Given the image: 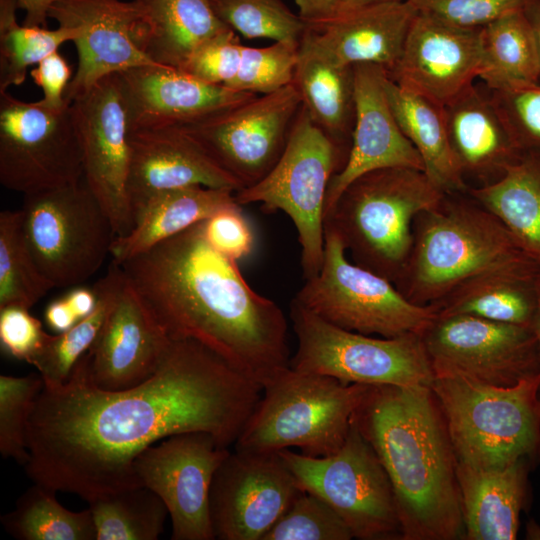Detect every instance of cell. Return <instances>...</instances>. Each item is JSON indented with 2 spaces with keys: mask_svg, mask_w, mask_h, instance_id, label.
I'll list each match as a JSON object with an SVG mask.
<instances>
[{
  "mask_svg": "<svg viewBox=\"0 0 540 540\" xmlns=\"http://www.w3.org/2000/svg\"><path fill=\"white\" fill-rule=\"evenodd\" d=\"M235 191L190 186L161 192L139 211L132 229L116 236L111 256L117 263L138 256L200 223L217 211L236 205Z\"/></svg>",
  "mask_w": 540,
  "mask_h": 540,
  "instance_id": "f1b7e54d",
  "label": "cell"
},
{
  "mask_svg": "<svg viewBox=\"0 0 540 540\" xmlns=\"http://www.w3.org/2000/svg\"><path fill=\"white\" fill-rule=\"evenodd\" d=\"M490 95L523 153L540 154V80L490 90Z\"/></svg>",
  "mask_w": 540,
  "mask_h": 540,
  "instance_id": "ee69618b",
  "label": "cell"
},
{
  "mask_svg": "<svg viewBox=\"0 0 540 540\" xmlns=\"http://www.w3.org/2000/svg\"><path fill=\"white\" fill-rule=\"evenodd\" d=\"M97 300L94 286L92 288L75 286L46 306L45 324L56 334L62 333L91 314Z\"/></svg>",
  "mask_w": 540,
  "mask_h": 540,
  "instance_id": "681fc988",
  "label": "cell"
},
{
  "mask_svg": "<svg viewBox=\"0 0 540 540\" xmlns=\"http://www.w3.org/2000/svg\"><path fill=\"white\" fill-rule=\"evenodd\" d=\"M298 48L282 42L266 47L243 45L238 72L226 87L258 95L293 83Z\"/></svg>",
  "mask_w": 540,
  "mask_h": 540,
  "instance_id": "7bdbcfd3",
  "label": "cell"
},
{
  "mask_svg": "<svg viewBox=\"0 0 540 540\" xmlns=\"http://www.w3.org/2000/svg\"><path fill=\"white\" fill-rule=\"evenodd\" d=\"M324 238L322 267L306 279L297 302L332 325L365 335L426 332L438 305L410 302L390 280L351 262L333 230L324 228Z\"/></svg>",
  "mask_w": 540,
  "mask_h": 540,
  "instance_id": "9c48e42d",
  "label": "cell"
},
{
  "mask_svg": "<svg viewBox=\"0 0 540 540\" xmlns=\"http://www.w3.org/2000/svg\"><path fill=\"white\" fill-rule=\"evenodd\" d=\"M399 1H406V0H340V6H339L338 12L357 9V8L374 5V4L399 2Z\"/></svg>",
  "mask_w": 540,
  "mask_h": 540,
  "instance_id": "11a10c76",
  "label": "cell"
},
{
  "mask_svg": "<svg viewBox=\"0 0 540 540\" xmlns=\"http://www.w3.org/2000/svg\"><path fill=\"white\" fill-rule=\"evenodd\" d=\"M44 387L40 374L0 376V452L25 466L29 460L28 422Z\"/></svg>",
  "mask_w": 540,
  "mask_h": 540,
  "instance_id": "60d3db41",
  "label": "cell"
},
{
  "mask_svg": "<svg viewBox=\"0 0 540 540\" xmlns=\"http://www.w3.org/2000/svg\"><path fill=\"white\" fill-rule=\"evenodd\" d=\"M129 131L183 126L257 94L203 82L175 67L143 65L118 73Z\"/></svg>",
  "mask_w": 540,
  "mask_h": 540,
  "instance_id": "cb8c5ba5",
  "label": "cell"
},
{
  "mask_svg": "<svg viewBox=\"0 0 540 540\" xmlns=\"http://www.w3.org/2000/svg\"><path fill=\"white\" fill-rule=\"evenodd\" d=\"M527 459L475 469L456 463L464 539L513 540L526 495Z\"/></svg>",
  "mask_w": 540,
  "mask_h": 540,
  "instance_id": "4316f807",
  "label": "cell"
},
{
  "mask_svg": "<svg viewBox=\"0 0 540 540\" xmlns=\"http://www.w3.org/2000/svg\"><path fill=\"white\" fill-rule=\"evenodd\" d=\"M384 86L393 115L420 155L428 178L445 194L468 191L450 145L443 106L399 86L388 74Z\"/></svg>",
  "mask_w": 540,
  "mask_h": 540,
  "instance_id": "4dcf8cb0",
  "label": "cell"
},
{
  "mask_svg": "<svg viewBox=\"0 0 540 540\" xmlns=\"http://www.w3.org/2000/svg\"><path fill=\"white\" fill-rule=\"evenodd\" d=\"M83 178L82 153L69 104L51 109L39 100L0 93V183L24 195Z\"/></svg>",
  "mask_w": 540,
  "mask_h": 540,
  "instance_id": "4fadbf2b",
  "label": "cell"
},
{
  "mask_svg": "<svg viewBox=\"0 0 540 540\" xmlns=\"http://www.w3.org/2000/svg\"><path fill=\"white\" fill-rule=\"evenodd\" d=\"M54 286L43 275L28 246L22 210L0 213V308L30 309Z\"/></svg>",
  "mask_w": 540,
  "mask_h": 540,
  "instance_id": "f35d334b",
  "label": "cell"
},
{
  "mask_svg": "<svg viewBox=\"0 0 540 540\" xmlns=\"http://www.w3.org/2000/svg\"><path fill=\"white\" fill-rule=\"evenodd\" d=\"M531 327H532V330H533V332L535 334V337H536V340H537V343H538L539 354H540V292H539V297H538V303H537L535 316H534Z\"/></svg>",
  "mask_w": 540,
  "mask_h": 540,
  "instance_id": "9f6ffc18",
  "label": "cell"
},
{
  "mask_svg": "<svg viewBox=\"0 0 540 540\" xmlns=\"http://www.w3.org/2000/svg\"><path fill=\"white\" fill-rule=\"evenodd\" d=\"M78 136L83 180L112 221L117 236L134 225L128 195L130 144L118 74L98 81L69 102Z\"/></svg>",
  "mask_w": 540,
  "mask_h": 540,
  "instance_id": "e0dca14e",
  "label": "cell"
},
{
  "mask_svg": "<svg viewBox=\"0 0 540 540\" xmlns=\"http://www.w3.org/2000/svg\"><path fill=\"white\" fill-rule=\"evenodd\" d=\"M416 13L408 1L369 5L307 24L304 36L339 64H373L389 73L401 56Z\"/></svg>",
  "mask_w": 540,
  "mask_h": 540,
  "instance_id": "d4e9b609",
  "label": "cell"
},
{
  "mask_svg": "<svg viewBox=\"0 0 540 540\" xmlns=\"http://www.w3.org/2000/svg\"><path fill=\"white\" fill-rule=\"evenodd\" d=\"M539 292L540 265L526 259L467 280L437 304L438 314H464L531 327Z\"/></svg>",
  "mask_w": 540,
  "mask_h": 540,
  "instance_id": "83f0119b",
  "label": "cell"
},
{
  "mask_svg": "<svg viewBox=\"0 0 540 540\" xmlns=\"http://www.w3.org/2000/svg\"><path fill=\"white\" fill-rule=\"evenodd\" d=\"M369 387L285 368L262 387L261 398L234 448L278 452L297 447L307 456H330L345 442Z\"/></svg>",
  "mask_w": 540,
  "mask_h": 540,
  "instance_id": "52a82bcc",
  "label": "cell"
},
{
  "mask_svg": "<svg viewBox=\"0 0 540 540\" xmlns=\"http://www.w3.org/2000/svg\"><path fill=\"white\" fill-rule=\"evenodd\" d=\"M48 17L79 31L73 40L78 65L64 95L68 104L108 75L157 64L146 51L150 29L140 0H59Z\"/></svg>",
  "mask_w": 540,
  "mask_h": 540,
  "instance_id": "d6986e66",
  "label": "cell"
},
{
  "mask_svg": "<svg viewBox=\"0 0 540 540\" xmlns=\"http://www.w3.org/2000/svg\"><path fill=\"white\" fill-rule=\"evenodd\" d=\"M523 11L531 25L540 61V0H531Z\"/></svg>",
  "mask_w": 540,
  "mask_h": 540,
  "instance_id": "db71d44e",
  "label": "cell"
},
{
  "mask_svg": "<svg viewBox=\"0 0 540 540\" xmlns=\"http://www.w3.org/2000/svg\"><path fill=\"white\" fill-rule=\"evenodd\" d=\"M297 338L290 367L344 384L431 386L435 374L421 335L374 337L339 328L295 299L289 312Z\"/></svg>",
  "mask_w": 540,
  "mask_h": 540,
  "instance_id": "30bf717a",
  "label": "cell"
},
{
  "mask_svg": "<svg viewBox=\"0 0 540 540\" xmlns=\"http://www.w3.org/2000/svg\"><path fill=\"white\" fill-rule=\"evenodd\" d=\"M230 453L210 433L171 435L134 460L141 486L155 492L167 507L172 540H214L209 495L215 471Z\"/></svg>",
  "mask_w": 540,
  "mask_h": 540,
  "instance_id": "2e32d148",
  "label": "cell"
},
{
  "mask_svg": "<svg viewBox=\"0 0 540 540\" xmlns=\"http://www.w3.org/2000/svg\"><path fill=\"white\" fill-rule=\"evenodd\" d=\"M171 339L128 281L86 353L88 377L109 391L134 387L158 369Z\"/></svg>",
  "mask_w": 540,
  "mask_h": 540,
  "instance_id": "603a6c76",
  "label": "cell"
},
{
  "mask_svg": "<svg viewBox=\"0 0 540 540\" xmlns=\"http://www.w3.org/2000/svg\"><path fill=\"white\" fill-rule=\"evenodd\" d=\"M446 194L423 170L391 167L351 182L325 216L352 262L396 284L413 245V222Z\"/></svg>",
  "mask_w": 540,
  "mask_h": 540,
  "instance_id": "5b68a950",
  "label": "cell"
},
{
  "mask_svg": "<svg viewBox=\"0 0 540 540\" xmlns=\"http://www.w3.org/2000/svg\"><path fill=\"white\" fill-rule=\"evenodd\" d=\"M59 0H17L19 9L25 12L23 25L47 27L48 11Z\"/></svg>",
  "mask_w": 540,
  "mask_h": 540,
  "instance_id": "f5cc1de1",
  "label": "cell"
},
{
  "mask_svg": "<svg viewBox=\"0 0 540 540\" xmlns=\"http://www.w3.org/2000/svg\"><path fill=\"white\" fill-rule=\"evenodd\" d=\"M201 223L118 264L171 340L202 344L263 387L290 367L287 319L208 244Z\"/></svg>",
  "mask_w": 540,
  "mask_h": 540,
  "instance_id": "7a4b0ae2",
  "label": "cell"
},
{
  "mask_svg": "<svg viewBox=\"0 0 540 540\" xmlns=\"http://www.w3.org/2000/svg\"><path fill=\"white\" fill-rule=\"evenodd\" d=\"M302 491L279 452L230 451L210 488L215 539L263 540Z\"/></svg>",
  "mask_w": 540,
  "mask_h": 540,
  "instance_id": "ac0fdd59",
  "label": "cell"
},
{
  "mask_svg": "<svg viewBox=\"0 0 540 540\" xmlns=\"http://www.w3.org/2000/svg\"><path fill=\"white\" fill-rule=\"evenodd\" d=\"M17 9V0H0V93L22 85L29 66L58 51L65 42H73L79 33L62 25L56 29L20 25Z\"/></svg>",
  "mask_w": 540,
  "mask_h": 540,
  "instance_id": "74e56055",
  "label": "cell"
},
{
  "mask_svg": "<svg viewBox=\"0 0 540 540\" xmlns=\"http://www.w3.org/2000/svg\"><path fill=\"white\" fill-rule=\"evenodd\" d=\"M21 210L28 246L54 288L82 284L111 255L114 226L83 178L25 194Z\"/></svg>",
  "mask_w": 540,
  "mask_h": 540,
  "instance_id": "8fae6325",
  "label": "cell"
},
{
  "mask_svg": "<svg viewBox=\"0 0 540 540\" xmlns=\"http://www.w3.org/2000/svg\"><path fill=\"white\" fill-rule=\"evenodd\" d=\"M87 502L96 540H157L169 515L162 499L145 486L103 493Z\"/></svg>",
  "mask_w": 540,
  "mask_h": 540,
  "instance_id": "8d00e7d4",
  "label": "cell"
},
{
  "mask_svg": "<svg viewBox=\"0 0 540 540\" xmlns=\"http://www.w3.org/2000/svg\"><path fill=\"white\" fill-rule=\"evenodd\" d=\"M299 16L307 24H315L338 13L340 0H294Z\"/></svg>",
  "mask_w": 540,
  "mask_h": 540,
  "instance_id": "816d5d0a",
  "label": "cell"
},
{
  "mask_svg": "<svg viewBox=\"0 0 540 540\" xmlns=\"http://www.w3.org/2000/svg\"><path fill=\"white\" fill-rule=\"evenodd\" d=\"M140 1L150 29L146 51L160 65L181 69L200 44L229 28L211 0Z\"/></svg>",
  "mask_w": 540,
  "mask_h": 540,
  "instance_id": "d6a6232c",
  "label": "cell"
},
{
  "mask_svg": "<svg viewBox=\"0 0 540 540\" xmlns=\"http://www.w3.org/2000/svg\"><path fill=\"white\" fill-rule=\"evenodd\" d=\"M353 69L355 117L351 145L343 166L330 181L325 216L345 188L363 174L391 167L423 170L420 155L402 133L390 108L384 86L387 71L373 64H357Z\"/></svg>",
  "mask_w": 540,
  "mask_h": 540,
  "instance_id": "44dd1931",
  "label": "cell"
},
{
  "mask_svg": "<svg viewBox=\"0 0 540 540\" xmlns=\"http://www.w3.org/2000/svg\"><path fill=\"white\" fill-rule=\"evenodd\" d=\"M243 44L230 28L200 44L181 70L209 84L227 86L236 76Z\"/></svg>",
  "mask_w": 540,
  "mask_h": 540,
  "instance_id": "bcb514c9",
  "label": "cell"
},
{
  "mask_svg": "<svg viewBox=\"0 0 540 540\" xmlns=\"http://www.w3.org/2000/svg\"><path fill=\"white\" fill-rule=\"evenodd\" d=\"M219 19L248 39L299 46L307 23L282 0H211Z\"/></svg>",
  "mask_w": 540,
  "mask_h": 540,
  "instance_id": "ab89813d",
  "label": "cell"
},
{
  "mask_svg": "<svg viewBox=\"0 0 540 540\" xmlns=\"http://www.w3.org/2000/svg\"><path fill=\"white\" fill-rule=\"evenodd\" d=\"M278 452L301 488L328 503L354 538L402 539L390 479L353 419L345 442L330 456L311 457L291 449Z\"/></svg>",
  "mask_w": 540,
  "mask_h": 540,
  "instance_id": "7c38bea8",
  "label": "cell"
},
{
  "mask_svg": "<svg viewBox=\"0 0 540 540\" xmlns=\"http://www.w3.org/2000/svg\"><path fill=\"white\" fill-rule=\"evenodd\" d=\"M50 337L29 309L20 306L0 308V344L9 356L31 364Z\"/></svg>",
  "mask_w": 540,
  "mask_h": 540,
  "instance_id": "7dc6e473",
  "label": "cell"
},
{
  "mask_svg": "<svg viewBox=\"0 0 540 540\" xmlns=\"http://www.w3.org/2000/svg\"><path fill=\"white\" fill-rule=\"evenodd\" d=\"M201 226L208 244L232 260L248 256L254 248L253 232L239 204L217 211L202 221Z\"/></svg>",
  "mask_w": 540,
  "mask_h": 540,
  "instance_id": "c3c4849f",
  "label": "cell"
},
{
  "mask_svg": "<svg viewBox=\"0 0 540 540\" xmlns=\"http://www.w3.org/2000/svg\"><path fill=\"white\" fill-rule=\"evenodd\" d=\"M125 283L123 268L113 260L107 273L93 285L98 300L92 313L70 329L51 334L31 363L38 370L44 385H62L69 379L77 362L96 341Z\"/></svg>",
  "mask_w": 540,
  "mask_h": 540,
  "instance_id": "836d02e7",
  "label": "cell"
},
{
  "mask_svg": "<svg viewBox=\"0 0 540 540\" xmlns=\"http://www.w3.org/2000/svg\"><path fill=\"white\" fill-rule=\"evenodd\" d=\"M482 72L489 90L540 80V61L524 11L509 13L481 29Z\"/></svg>",
  "mask_w": 540,
  "mask_h": 540,
  "instance_id": "e575fe53",
  "label": "cell"
},
{
  "mask_svg": "<svg viewBox=\"0 0 540 540\" xmlns=\"http://www.w3.org/2000/svg\"><path fill=\"white\" fill-rule=\"evenodd\" d=\"M353 420L390 479L402 539H463L456 459L431 388L370 385Z\"/></svg>",
  "mask_w": 540,
  "mask_h": 540,
  "instance_id": "3957f363",
  "label": "cell"
},
{
  "mask_svg": "<svg viewBox=\"0 0 540 540\" xmlns=\"http://www.w3.org/2000/svg\"><path fill=\"white\" fill-rule=\"evenodd\" d=\"M56 492L34 483L15 508L1 516L4 529L19 540H96L90 509L68 510L57 501Z\"/></svg>",
  "mask_w": 540,
  "mask_h": 540,
  "instance_id": "d590c367",
  "label": "cell"
},
{
  "mask_svg": "<svg viewBox=\"0 0 540 540\" xmlns=\"http://www.w3.org/2000/svg\"><path fill=\"white\" fill-rule=\"evenodd\" d=\"M481 29H463L417 12L388 74L399 86L444 106L482 72Z\"/></svg>",
  "mask_w": 540,
  "mask_h": 540,
  "instance_id": "ffe728a7",
  "label": "cell"
},
{
  "mask_svg": "<svg viewBox=\"0 0 540 540\" xmlns=\"http://www.w3.org/2000/svg\"><path fill=\"white\" fill-rule=\"evenodd\" d=\"M30 76L42 89L43 98L39 101L43 105L51 109H62L68 105L64 95L73 77L72 69L58 51L36 64L30 71Z\"/></svg>",
  "mask_w": 540,
  "mask_h": 540,
  "instance_id": "f907efd6",
  "label": "cell"
},
{
  "mask_svg": "<svg viewBox=\"0 0 540 540\" xmlns=\"http://www.w3.org/2000/svg\"><path fill=\"white\" fill-rule=\"evenodd\" d=\"M129 144L128 195L134 222L143 206L161 192L190 186L241 190L183 126L129 131Z\"/></svg>",
  "mask_w": 540,
  "mask_h": 540,
  "instance_id": "7402d4cb",
  "label": "cell"
},
{
  "mask_svg": "<svg viewBox=\"0 0 540 540\" xmlns=\"http://www.w3.org/2000/svg\"><path fill=\"white\" fill-rule=\"evenodd\" d=\"M539 397H540V393H539Z\"/></svg>",
  "mask_w": 540,
  "mask_h": 540,
  "instance_id": "6f0895ef",
  "label": "cell"
},
{
  "mask_svg": "<svg viewBox=\"0 0 540 540\" xmlns=\"http://www.w3.org/2000/svg\"><path fill=\"white\" fill-rule=\"evenodd\" d=\"M262 387L193 340H172L156 372L124 390L96 387L86 354L62 385H44L27 428L33 483L78 494L141 486L134 460L171 435L204 431L234 445Z\"/></svg>",
  "mask_w": 540,
  "mask_h": 540,
  "instance_id": "6da1fadb",
  "label": "cell"
},
{
  "mask_svg": "<svg viewBox=\"0 0 540 540\" xmlns=\"http://www.w3.org/2000/svg\"><path fill=\"white\" fill-rule=\"evenodd\" d=\"M293 83L311 120L342 150L354 125L353 66L337 63L303 36Z\"/></svg>",
  "mask_w": 540,
  "mask_h": 540,
  "instance_id": "f546056e",
  "label": "cell"
},
{
  "mask_svg": "<svg viewBox=\"0 0 540 540\" xmlns=\"http://www.w3.org/2000/svg\"><path fill=\"white\" fill-rule=\"evenodd\" d=\"M419 13L463 29H482L493 21L523 11L531 0H406Z\"/></svg>",
  "mask_w": 540,
  "mask_h": 540,
  "instance_id": "f6af8a7d",
  "label": "cell"
},
{
  "mask_svg": "<svg viewBox=\"0 0 540 540\" xmlns=\"http://www.w3.org/2000/svg\"><path fill=\"white\" fill-rule=\"evenodd\" d=\"M448 137L461 172L482 181L499 179L525 153L491 95L474 84L443 106Z\"/></svg>",
  "mask_w": 540,
  "mask_h": 540,
  "instance_id": "484cf974",
  "label": "cell"
},
{
  "mask_svg": "<svg viewBox=\"0 0 540 540\" xmlns=\"http://www.w3.org/2000/svg\"><path fill=\"white\" fill-rule=\"evenodd\" d=\"M351 530L319 496L303 490L263 540H350Z\"/></svg>",
  "mask_w": 540,
  "mask_h": 540,
  "instance_id": "b9f144b4",
  "label": "cell"
},
{
  "mask_svg": "<svg viewBox=\"0 0 540 540\" xmlns=\"http://www.w3.org/2000/svg\"><path fill=\"white\" fill-rule=\"evenodd\" d=\"M455 195L413 222L412 250L395 286L414 304L437 305L478 274L532 259L495 215Z\"/></svg>",
  "mask_w": 540,
  "mask_h": 540,
  "instance_id": "277c9868",
  "label": "cell"
},
{
  "mask_svg": "<svg viewBox=\"0 0 540 540\" xmlns=\"http://www.w3.org/2000/svg\"><path fill=\"white\" fill-rule=\"evenodd\" d=\"M434 374L499 387L540 376L532 327L464 315H439L422 335Z\"/></svg>",
  "mask_w": 540,
  "mask_h": 540,
  "instance_id": "9a60e30c",
  "label": "cell"
},
{
  "mask_svg": "<svg viewBox=\"0 0 540 540\" xmlns=\"http://www.w3.org/2000/svg\"><path fill=\"white\" fill-rule=\"evenodd\" d=\"M301 106L300 94L291 83L183 128L243 189L259 182L276 165Z\"/></svg>",
  "mask_w": 540,
  "mask_h": 540,
  "instance_id": "5bb4252c",
  "label": "cell"
},
{
  "mask_svg": "<svg viewBox=\"0 0 540 540\" xmlns=\"http://www.w3.org/2000/svg\"><path fill=\"white\" fill-rule=\"evenodd\" d=\"M456 463L492 469L540 452V376L510 387L436 374L430 386Z\"/></svg>",
  "mask_w": 540,
  "mask_h": 540,
  "instance_id": "8992f818",
  "label": "cell"
},
{
  "mask_svg": "<svg viewBox=\"0 0 540 540\" xmlns=\"http://www.w3.org/2000/svg\"><path fill=\"white\" fill-rule=\"evenodd\" d=\"M468 192L540 265V154L525 153L499 179Z\"/></svg>",
  "mask_w": 540,
  "mask_h": 540,
  "instance_id": "1f68e13d",
  "label": "cell"
},
{
  "mask_svg": "<svg viewBox=\"0 0 540 540\" xmlns=\"http://www.w3.org/2000/svg\"><path fill=\"white\" fill-rule=\"evenodd\" d=\"M341 158V148L301 106L276 165L259 182L234 194L240 206L261 203L268 213L279 210L290 217L298 234L305 280L322 267L326 195L343 165Z\"/></svg>",
  "mask_w": 540,
  "mask_h": 540,
  "instance_id": "ba28073f",
  "label": "cell"
}]
</instances>
